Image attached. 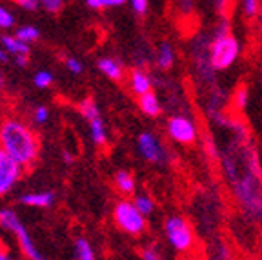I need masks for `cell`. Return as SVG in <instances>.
<instances>
[{"mask_svg":"<svg viewBox=\"0 0 262 260\" xmlns=\"http://www.w3.org/2000/svg\"><path fill=\"white\" fill-rule=\"evenodd\" d=\"M66 68L70 69L73 75H80L82 73V69H84V66H82V62L78 60V58H73V57H68L66 58Z\"/></svg>","mask_w":262,"mask_h":260,"instance_id":"29","label":"cell"},{"mask_svg":"<svg viewBox=\"0 0 262 260\" xmlns=\"http://www.w3.org/2000/svg\"><path fill=\"white\" fill-rule=\"evenodd\" d=\"M90 135H91V140L95 142V146H98V147L106 146L107 129H106V124H104L102 117H97V118H93V120H90Z\"/></svg>","mask_w":262,"mask_h":260,"instance_id":"16","label":"cell"},{"mask_svg":"<svg viewBox=\"0 0 262 260\" xmlns=\"http://www.w3.org/2000/svg\"><path fill=\"white\" fill-rule=\"evenodd\" d=\"M260 2L262 0H241L246 18H257L258 11H260Z\"/></svg>","mask_w":262,"mask_h":260,"instance_id":"22","label":"cell"},{"mask_svg":"<svg viewBox=\"0 0 262 260\" xmlns=\"http://www.w3.org/2000/svg\"><path fill=\"white\" fill-rule=\"evenodd\" d=\"M208 49H209V62H211L215 71H224V69L231 68L237 62L238 55H241V42L231 33L229 22L226 18L217 26L213 37L209 38Z\"/></svg>","mask_w":262,"mask_h":260,"instance_id":"2","label":"cell"},{"mask_svg":"<svg viewBox=\"0 0 262 260\" xmlns=\"http://www.w3.org/2000/svg\"><path fill=\"white\" fill-rule=\"evenodd\" d=\"M127 85H129L131 93L137 95V97H142V95L151 91L153 80L144 69L137 68V69H133V71L129 73V77H127Z\"/></svg>","mask_w":262,"mask_h":260,"instance_id":"10","label":"cell"},{"mask_svg":"<svg viewBox=\"0 0 262 260\" xmlns=\"http://www.w3.org/2000/svg\"><path fill=\"white\" fill-rule=\"evenodd\" d=\"M33 120L37 124H46L49 120V110L46 106H37L33 110Z\"/></svg>","mask_w":262,"mask_h":260,"instance_id":"26","label":"cell"},{"mask_svg":"<svg viewBox=\"0 0 262 260\" xmlns=\"http://www.w3.org/2000/svg\"><path fill=\"white\" fill-rule=\"evenodd\" d=\"M129 2L133 11L139 13V15H144L147 11V8H149V0H129Z\"/></svg>","mask_w":262,"mask_h":260,"instance_id":"31","label":"cell"},{"mask_svg":"<svg viewBox=\"0 0 262 260\" xmlns=\"http://www.w3.org/2000/svg\"><path fill=\"white\" fill-rule=\"evenodd\" d=\"M166 131H168V137L173 142L182 144V146H191L199 137V129H196L195 122L186 115L169 117L168 122H166Z\"/></svg>","mask_w":262,"mask_h":260,"instance_id":"5","label":"cell"},{"mask_svg":"<svg viewBox=\"0 0 262 260\" xmlns=\"http://www.w3.org/2000/svg\"><path fill=\"white\" fill-rule=\"evenodd\" d=\"M33 82H35L38 90H46V88L53 84V75L49 73V71H37L35 77H33Z\"/></svg>","mask_w":262,"mask_h":260,"instance_id":"23","label":"cell"},{"mask_svg":"<svg viewBox=\"0 0 262 260\" xmlns=\"http://www.w3.org/2000/svg\"><path fill=\"white\" fill-rule=\"evenodd\" d=\"M24 175V167L0 147V197H6Z\"/></svg>","mask_w":262,"mask_h":260,"instance_id":"6","label":"cell"},{"mask_svg":"<svg viewBox=\"0 0 262 260\" xmlns=\"http://www.w3.org/2000/svg\"><path fill=\"white\" fill-rule=\"evenodd\" d=\"M16 224H20V219H18L16 211H13L11 207H2L0 209V228L11 233Z\"/></svg>","mask_w":262,"mask_h":260,"instance_id":"17","label":"cell"},{"mask_svg":"<svg viewBox=\"0 0 262 260\" xmlns=\"http://www.w3.org/2000/svg\"><path fill=\"white\" fill-rule=\"evenodd\" d=\"M97 68L100 69V73H102L104 77L110 78V80L119 82V80H122V78H124V68H122V64H120L119 60L111 58V57L98 58Z\"/></svg>","mask_w":262,"mask_h":260,"instance_id":"12","label":"cell"},{"mask_svg":"<svg viewBox=\"0 0 262 260\" xmlns=\"http://www.w3.org/2000/svg\"><path fill=\"white\" fill-rule=\"evenodd\" d=\"M15 24V16L8 8L0 6V29H9Z\"/></svg>","mask_w":262,"mask_h":260,"instance_id":"24","label":"cell"},{"mask_svg":"<svg viewBox=\"0 0 262 260\" xmlns=\"http://www.w3.org/2000/svg\"><path fill=\"white\" fill-rule=\"evenodd\" d=\"M258 31H260V38H262V2H260V11H258Z\"/></svg>","mask_w":262,"mask_h":260,"instance_id":"38","label":"cell"},{"mask_svg":"<svg viewBox=\"0 0 262 260\" xmlns=\"http://www.w3.org/2000/svg\"><path fill=\"white\" fill-rule=\"evenodd\" d=\"M18 8L26 9V11H35L40 6V0H13Z\"/></svg>","mask_w":262,"mask_h":260,"instance_id":"30","label":"cell"},{"mask_svg":"<svg viewBox=\"0 0 262 260\" xmlns=\"http://www.w3.org/2000/svg\"><path fill=\"white\" fill-rule=\"evenodd\" d=\"M0 46L4 48V51L8 55H13V60L16 62L18 66H28L29 60V44L22 42L20 38H16L15 35H4L0 38Z\"/></svg>","mask_w":262,"mask_h":260,"instance_id":"8","label":"cell"},{"mask_svg":"<svg viewBox=\"0 0 262 260\" xmlns=\"http://www.w3.org/2000/svg\"><path fill=\"white\" fill-rule=\"evenodd\" d=\"M6 118H8V106H6V102L0 98V126L4 122Z\"/></svg>","mask_w":262,"mask_h":260,"instance_id":"33","label":"cell"},{"mask_svg":"<svg viewBox=\"0 0 262 260\" xmlns=\"http://www.w3.org/2000/svg\"><path fill=\"white\" fill-rule=\"evenodd\" d=\"M0 260H15L11 256V253L8 251V248H6L2 242H0Z\"/></svg>","mask_w":262,"mask_h":260,"instance_id":"34","label":"cell"},{"mask_svg":"<svg viewBox=\"0 0 262 260\" xmlns=\"http://www.w3.org/2000/svg\"><path fill=\"white\" fill-rule=\"evenodd\" d=\"M113 222L117 228L131 236H140L146 231V216L129 199H120L113 206Z\"/></svg>","mask_w":262,"mask_h":260,"instance_id":"3","label":"cell"},{"mask_svg":"<svg viewBox=\"0 0 262 260\" xmlns=\"http://www.w3.org/2000/svg\"><path fill=\"white\" fill-rule=\"evenodd\" d=\"M75 255H77V260H95V251L91 248L90 240L77 239V242H75Z\"/></svg>","mask_w":262,"mask_h":260,"instance_id":"19","label":"cell"},{"mask_svg":"<svg viewBox=\"0 0 262 260\" xmlns=\"http://www.w3.org/2000/svg\"><path fill=\"white\" fill-rule=\"evenodd\" d=\"M133 202H135V206L139 207V211L142 213L144 216H149L155 211V200L149 195H137Z\"/></svg>","mask_w":262,"mask_h":260,"instance_id":"21","label":"cell"},{"mask_svg":"<svg viewBox=\"0 0 262 260\" xmlns=\"http://www.w3.org/2000/svg\"><path fill=\"white\" fill-rule=\"evenodd\" d=\"M137 149L144 160L151 164H162L166 160V149L153 133H147V131L140 133L137 138Z\"/></svg>","mask_w":262,"mask_h":260,"instance_id":"7","label":"cell"},{"mask_svg":"<svg viewBox=\"0 0 262 260\" xmlns=\"http://www.w3.org/2000/svg\"><path fill=\"white\" fill-rule=\"evenodd\" d=\"M164 233L168 239V244L175 251L188 253L195 246V233H193L191 224L180 215H171L164 222Z\"/></svg>","mask_w":262,"mask_h":260,"instance_id":"4","label":"cell"},{"mask_svg":"<svg viewBox=\"0 0 262 260\" xmlns=\"http://www.w3.org/2000/svg\"><path fill=\"white\" fill-rule=\"evenodd\" d=\"M6 60H8V53H6L4 48L0 46V62H6Z\"/></svg>","mask_w":262,"mask_h":260,"instance_id":"39","label":"cell"},{"mask_svg":"<svg viewBox=\"0 0 262 260\" xmlns=\"http://www.w3.org/2000/svg\"><path fill=\"white\" fill-rule=\"evenodd\" d=\"M175 58H177L175 48H173L169 42H162V44H159L157 53H155V62H157V66H159V69H162V71L171 69L173 64H175Z\"/></svg>","mask_w":262,"mask_h":260,"instance_id":"14","label":"cell"},{"mask_svg":"<svg viewBox=\"0 0 262 260\" xmlns=\"http://www.w3.org/2000/svg\"><path fill=\"white\" fill-rule=\"evenodd\" d=\"M0 147L24 169L35 166L40 157V138L26 120L8 115L0 126Z\"/></svg>","mask_w":262,"mask_h":260,"instance_id":"1","label":"cell"},{"mask_svg":"<svg viewBox=\"0 0 262 260\" xmlns=\"http://www.w3.org/2000/svg\"><path fill=\"white\" fill-rule=\"evenodd\" d=\"M15 37L20 38L22 42L26 44H31V42H37L38 37H40V33L35 26H20V28L15 31Z\"/></svg>","mask_w":262,"mask_h":260,"instance_id":"20","label":"cell"},{"mask_svg":"<svg viewBox=\"0 0 262 260\" xmlns=\"http://www.w3.org/2000/svg\"><path fill=\"white\" fill-rule=\"evenodd\" d=\"M62 157H64V162L66 164H71V162H73V155H71L70 151H64V153H62Z\"/></svg>","mask_w":262,"mask_h":260,"instance_id":"37","label":"cell"},{"mask_svg":"<svg viewBox=\"0 0 262 260\" xmlns=\"http://www.w3.org/2000/svg\"><path fill=\"white\" fill-rule=\"evenodd\" d=\"M78 111H80V117L84 118V120H93V118L100 117V110H98V106L95 104L93 98H84V100L78 104Z\"/></svg>","mask_w":262,"mask_h":260,"instance_id":"18","label":"cell"},{"mask_svg":"<svg viewBox=\"0 0 262 260\" xmlns=\"http://www.w3.org/2000/svg\"><path fill=\"white\" fill-rule=\"evenodd\" d=\"M86 4L90 6L91 9H97V11L106 9V2H104V0H86Z\"/></svg>","mask_w":262,"mask_h":260,"instance_id":"32","label":"cell"},{"mask_svg":"<svg viewBox=\"0 0 262 260\" xmlns=\"http://www.w3.org/2000/svg\"><path fill=\"white\" fill-rule=\"evenodd\" d=\"M179 4H180V8H182V11L189 13L193 8V0H179Z\"/></svg>","mask_w":262,"mask_h":260,"instance_id":"35","label":"cell"},{"mask_svg":"<svg viewBox=\"0 0 262 260\" xmlns=\"http://www.w3.org/2000/svg\"><path fill=\"white\" fill-rule=\"evenodd\" d=\"M40 6L48 13H58L64 8V0H40Z\"/></svg>","mask_w":262,"mask_h":260,"instance_id":"27","label":"cell"},{"mask_svg":"<svg viewBox=\"0 0 262 260\" xmlns=\"http://www.w3.org/2000/svg\"><path fill=\"white\" fill-rule=\"evenodd\" d=\"M4 88H6V77H4V73L0 71V91L4 90Z\"/></svg>","mask_w":262,"mask_h":260,"instance_id":"40","label":"cell"},{"mask_svg":"<svg viewBox=\"0 0 262 260\" xmlns=\"http://www.w3.org/2000/svg\"><path fill=\"white\" fill-rule=\"evenodd\" d=\"M106 2V8H119V6L126 4L127 0H104Z\"/></svg>","mask_w":262,"mask_h":260,"instance_id":"36","label":"cell"},{"mask_svg":"<svg viewBox=\"0 0 262 260\" xmlns=\"http://www.w3.org/2000/svg\"><path fill=\"white\" fill-rule=\"evenodd\" d=\"M115 187H117V191L124 197H131L133 193L137 191V182H135V177L131 175L129 171L126 169H120L115 173Z\"/></svg>","mask_w":262,"mask_h":260,"instance_id":"13","label":"cell"},{"mask_svg":"<svg viewBox=\"0 0 262 260\" xmlns=\"http://www.w3.org/2000/svg\"><path fill=\"white\" fill-rule=\"evenodd\" d=\"M137 98H139V110L142 111L146 117L155 118L162 113V104H160L159 97H157L153 91H149V93L142 95V97H137Z\"/></svg>","mask_w":262,"mask_h":260,"instance_id":"15","label":"cell"},{"mask_svg":"<svg viewBox=\"0 0 262 260\" xmlns=\"http://www.w3.org/2000/svg\"><path fill=\"white\" fill-rule=\"evenodd\" d=\"M13 235H15L16 242H18V248H20L22 255L26 256L28 260H46L44 255H42L40 251H38V248L35 246V242H33V239L29 236L28 229L24 228V224H16L15 229H13Z\"/></svg>","mask_w":262,"mask_h":260,"instance_id":"9","label":"cell"},{"mask_svg":"<svg viewBox=\"0 0 262 260\" xmlns=\"http://www.w3.org/2000/svg\"><path fill=\"white\" fill-rule=\"evenodd\" d=\"M140 260H162V255H160V251L155 246L149 244L142 248V251H140Z\"/></svg>","mask_w":262,"mask_h":260,"instance_id":"25","label":"cell"},{"mask_svg":"<svg viewBox=\"0 0 262 260\" xmlns=\"http://www.w3.org/2000/svg\"><path fill=\"white\" fill-rule=\"evenodd\" d=\"M235 104H237L238 110H244L246 102H248V90H246L244 85H241L237 91H235V97H233Z\"/></svg>","mask_w":262,"mask_h":260,"instance_id":"28","label":"cell"},{"mask_svg":"<svg viewBox=\"0 0 262 260\" xmlns=\"http://www.w3.org/2000/svg\"><path fill=\"white\" fill-rule=\"evenodd\" d=\"M55 202V195L51 191H33V193H24L20 197V204L28 207H37V209H46L51 207Z\"/></svg>","mask_w":262,"mask_h":260,"instance_id":"11","label":"cell"}]
</instances>
